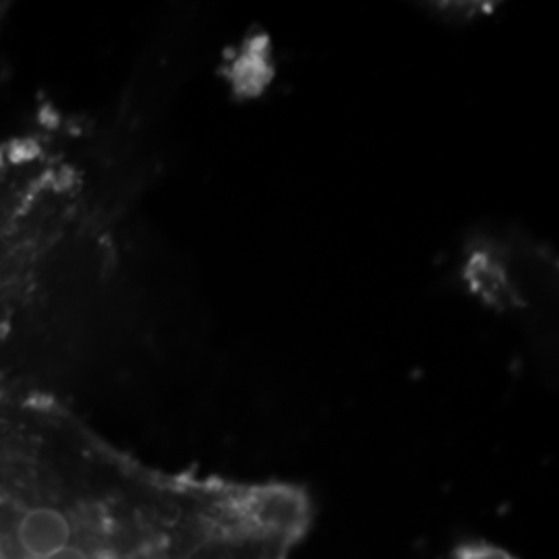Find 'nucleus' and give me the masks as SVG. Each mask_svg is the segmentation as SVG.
Returning <instances> with one entry per match:
<instances>
[{"label": "nucleus", "mask_w": 559, "mask_h": 559, "mask_svg": "<svg viewBox=\"0 0 559 559\" xmlns=\"http://www.w3.org/2000/svg\"><path fill=\"white\" fill-rule=\"evenodd\" d=\"M46 559H90V556L81 547L67 545V547H62L57 554H52V556H48Z\"/></svg>", "instance_id": "nucleus-4"}, {"label": "nucleus", "mask_w": 559, "mask_h": 559, "mask_svg": "<svg viewBox=\"0 0 559 559\" xmlns=\"http://www.w3.org/2000/svg\"><path fill=\"white\" fill-rule=\"evenodd\" d=\"M80 200L78 173L52 150H0V332L40 297L73 237Z\"/></svg>", "instance_id": "nucleus-1"}, {"label": "nucleus", "mask_w": 559, "mask_h": 559, "mask_svg": "<svg viewBox=\"0 0 559 559\" xmlns=\"http://www.w3.org/2000/svg\"><path fill=\"white\" fill-rule=\"evenodd\" d=\"M452 559H516L512 554H508L506 549L496 547V545H485V543H471V545H462L456 549Z\"/></svg>", "instance_id": "nucleus-3"}, {"label": "nucleus", "mask_w": 559, "mask_h": 559, "mask_svg": "<svg viewBox=\"0 0 559 559\" xmlns=\"http://www.w3.org/2000/svg\"><path fill=\"white\" fill-rule=\"evenodd\" d=\"M71 537L73 524L59 508H32L17 522V543L27 558L46 559L71 545Z\"/></svg>", "instance_id": "nucleus-2"}]
</instances>
